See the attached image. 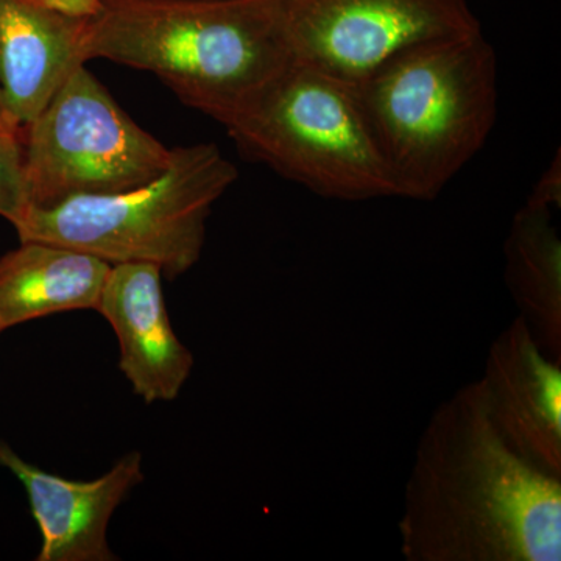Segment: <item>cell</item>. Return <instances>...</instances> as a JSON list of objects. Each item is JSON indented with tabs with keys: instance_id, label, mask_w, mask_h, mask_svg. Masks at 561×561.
<instances>
[{
	"instance_id": "obj_1",
	"label": "cell",
	"mask_w": 561,
	"mask_h": 561,
	"mask_svg": "<svg viewBox=\"0 0 561 561\" xmlns=\"http://www.w3.org/2000/svg\"><path fill=\"white\" fill-rule=\"evenodd\" d=\"M400 535L409 561H560L561 479L504 440L479 381L432 413L405 485Z\"/></svg>"
},
{
	"instance_id": "obj_14",
	"label": "cell",
	"mask_w": 561,
	"mask_h": 561,
	"mask_svg": "<svg viewBox=\"0 0 561 561\" xmlns=\"http://www.w3.org/2000/svg\"><path fill=\"white\" fill-rule=\"evenodd\" d=\"M28 206L21 138L0 133V217L14 227Z\"/></svg>"
},
{
	"instance_id": "obj_11",
	"label": "cell",
	"mask_w": 561,
	"mask_h": 561,
	"mask_svg": "<svg viewBox=\"0 0 561 561\" xmlns=\"http://www.w3.org/2000/svg\"><path fill=\"white\" fill-rule=\"evenodd\" d=\"M88 24L27 0H0V91L21 130L87 65Z\"/></svg>"
},
{
	"instance_id": "obj_6",
	"label": "cell",
	"mask_w": 561,
	"mask_h": 561,
	"mask_svg": "<svg viewBox=\"0 0 561 561\" xmlns=\"http://www.w3.org/2000/svg\"><path fill=\"white\" fill-rule=\"evenodd\" d=\"M28 208L135 190L168 171L173 149L140 128L87 68L22 128Z\"/></svg>"
},
{
	"instance_id": "obj_3",
	"label": "cell",
	"mask_w": 561,
	"mask_h": 561,
	"mask_svg": "<svg viewBox=\"0 0 561 561\" xmlns=\"http://www.w3.org/2000/svg\"><path fill=\"white\" fill-rule=\"evenodd\" d=\"M87 58L153 73L224 127L291 62L267 0H102Z\"/></svg>"
},
{
	"instance_id": "obj_16",
	"label": "cell",
	"mask_w": 561,
	"mask_h": 561,
	"mask_svg": "<svg viewBox=\"0 0 561 561\" xmlns=\"http://www.w3.org/2000/svg\"><path fill=\"white\" fill-rule=\"evenodd\" d=\"M27 2L69 20L91 21L102 11V0H27Z\"/></svg>"
},
{
	"instance_id": "obj_5",
	"label": "cell",
	"mask_w": 561,
	"mask_h": 561,
	"mask_svg": "<svg viewBox=\"0 0 561 561\" xmlns=\"http://www.w3.org/2000/svg\"><path fill=\"white\" fill-rule=\"evenodd\" d=\"M247 160L323 198L394 197L354 84L291 61L227 125Z\"/></svg>"
},
{
	"instance_id": "obj_13",
	"label": "cell",
	"mask_w": 561,
	"mask_h": 561,
	"mask_svg": "<svg viewBox=\"0 0 561 561\" xmlns=\"http://www.w3.org/2000/svg\"><path fill=\"white\" fill-rule=\"evenodd\" d=\"M553 208L526 205L505 241V280L535 342L561 362V242Z\"/></svg>"
},
{
	"instance_id": "obj_17",
	"label": "cell",
	"mask_w": 561,
	"mask_h": 561,
	"mask_svg": "<svg viewBox=\"0 0 561 561\" xmlns=\"http://www.w3.org/2000/svg\"><path fill=\"white\" fill-rule=\"evenodd\" d=\"M0 133L5 135L22 136V130L11 119L9 111H7L5 102H3L2 91H0Z\"/></svg>"
},
{
	"instance_id": "obj_2",
	"label": "cell",
	"mask_w": 561,
	"mask_h": 561,
	"mask_svg": "<svg viewBox=\"0 0 561 561\" xmlns=\"http://www.w3.org/2000/svg\"><path fill=\"white\" fill-rule=\"evenodd\" d=\"M394 197L432 202L483 149L497 57L482 31L412 44L354 84Z\"/></svg>"
},
{
	"instance_id": "obj_9",
	"label": "cell",
	"mask_w": 561,
	"mask_h": 561,
	"mask_svg": "<svg viewBox=\"0 0 561 561\" xmlns=\"http://www.w3.org/2000/svg\"><path fill=\"white\" fill-rule=\"evenodd\" d=\"M0 467L27 493L41 534L38 561H114L108 524L117 507L142 483V454H125L94 481H72L28 463L0 440Z\"/></svg>"
},
{
	"instance_id": "obj_4",
	"label": "cell",
	"mask_w": 561,
	"mask_h": 561,
	"mask_svg": "<svg viewBox=\"0 0 561 561\" xmlns=\"http://www.w3.org/2000/svg\"><path fill=\"white\" fill-rule=\"evenodd\" d=\"M238 180L216 144L173 149L168 171L135 190L28 208L20 241L60 243L113 264L149 262L169 279L201 260L214 203Z\"/></svg>"
},
{
	"instance_id": "obj_7",
	"label": "cell",
	"mask_w": 561,
	"mask_h": 561,
	"mask_svg": "<svg viewBox=\"0 0 561 561\" xmlns=\"http://www.w3.org/2000/svg\"><path fill=\"white\" fill-rule=\"evenodd\" d=\"M290 60L346 83L412 44L482 31L470 0H267Z\"/></svg>"
},
{
	"instance_id": "obj_10",
	"label": "cell",
	"mask_w": 561,
	"mask_h": 561,
	"mask_svg": "<svg viewBox=\"0 0 561 561\" xmlns=\"http://www.w3.org/2000/svg\"><path fill=\"white\" fill-rule=\"evenodd\" d=\"M162 276L149 262L113 264L95 309L119 341L121 371L147 404L176 400L194 368L169 319Z\"/></svg>"
},
{
	"instance_id": "obj_15",
	"label": "cell",
	"mask_w": 561,
	"mask_h": 561,
	"mask_svg": "<svg viewBox=\"0 0 561 561\" xmlns=\"http://www.w3.org/2000/svg\"><path fill=\"white\" fill-rule=\"evenodd\" d=\"M529 203L549 208L559 209L561 203V162L560 153L556 154L549 168L542 172L540 180L535 184Z\"/></svg>"
},
{
	"instance_id": "obj_8",
	"label": "cell",
	"mask_w": 561,
	"mask_h": 561,
	"mask_svg": "<svg viewBox=\"0 0 561 561\" xmlns=\"http://www.w3.org/2000/svg\"><path fill=\"white\" fill-rule=\"evenodd\" d=\"M479 386L504 440L561 479V362L542 353L522 317L491 345Z\"/></svg>"
},
{
	"instance_id": "obj_12",
	"label": "cell",
	"mask_w": 561,
	"mask_h": 561,
	"mask_svg": "<svg viewBox=\"0 0 561 561\" xmlns=\"http://www.w3.org/2000/svg\"><path fill=\"white\" fill-rule=\"evenodd\" d=\"M110 271L87 251L21 241L0 257V334L54 313L98 309Z\"/></svg>"
}]
</instances>
